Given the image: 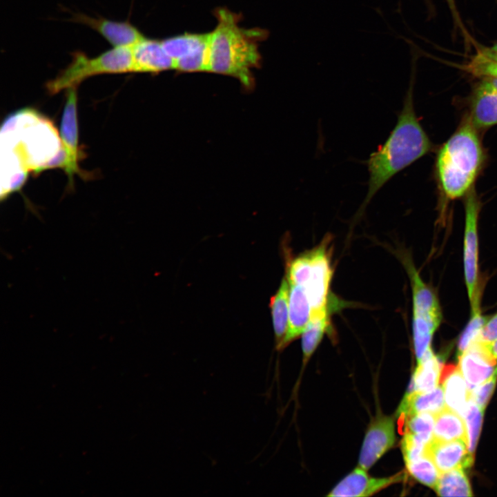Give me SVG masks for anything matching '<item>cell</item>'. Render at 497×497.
<instances>
[{
	"instance_id": "2e32d148",
	"label": "cell",
	"mask_w": 497,
	"mask_h": 497,
	"mask_svg": "<svg viewBox=\"0 0 497 497\" xmlns=\"http://www.w3.org/2000/svg\"><path fill=\"white\" fill-rule=\"evenodd\" d=\"M469 117L476 128L497 124V91L485 79L474 90Z\"/></svg>"
},
{
	"instance_id": "cb8c5ba5",
	"label": "cell",
	"mask_w": 497,
	"mask_h": 497,
	"mask_svg": "<svg viewBox=\"0 0 497 497\" xmlns=\"http://www.w3.org/2000/svg\"><path fill=\"white\" fill-rule=\"evenodd\" d=\"M434 489L440 496H473L467 476L462 469L440 474Z\"/></svg>"
},
{
	"instance_id": "d4e9b609",
	"label": "cell",
	"mask_w": 497,
	"mask_h": 497,
	"mask_svg": "<svg viewBox=\"0 0 497 497\" xmlns=\"http://www.w3.org/2000/svg\"><path fill=\"white\" fill-rule=\"evenodd\" d=\"M439 325L425 316L413 313V345L417 362L430 347L433 334Z\"/></svg>"
},
{
	"instance_id": "8992f818",
	"label": "cell",
	"mask_w": 497,
	"mask_h": 497,
	"mask_svg": "<svg viewBox=\"0 0 497 497\" xmlns=\"http://www.w3.org/2000/svg\"><path fill=\"white\" fill-rule=\"evenodd\" d=\"M472 188L467 193L465 202V226L463 253L465 280L470 302H472L477 290L478 218L480 206L479 199Z\"/></svg>"
},
{
	"instance_id": "d590c367",
	"label": "cell",
	"mask_w": 497,
	"mask_h": 497,
	"mask_svg": "<svg viewBox=\"0 0 497 497\" xmlns=\"http://www.w3.org/2000/svg\"><path fill=\"white\" fill-rule=\"evenodd\" d=\"M493 356L497 360V339L489 345Z\"/></svg>"
},
{
	"instance_id": "277c9868",
	"label": "cell",
	"mask_w": 497,
	"mask_h": 497,
	"mask_svg": "<svg viewBox=\"0 0 497 497\" xmlns=\"http://www.w3.org/2000/svg\"><path fill=\"white\" fill-rule=\"evenodd\" d=\"M133 72V48H113L94 57L82 51L72 53L70 63L46 83L48 92L57 94L77 86L86 79L102 74Z\"/></svg>"
},
{
	"instance_id": "ac0fdd59",
	"label": "cell",
	"mask_w": 497,
	"mask_h": 497,
	"mask_svg": "<svg viewBox=\"0 0 497 497\" xmlns=\"http://www.w3.org/2000/svg\"><path fill=\"white\" fill-rule=\"evenodd\" d=\"M439 382L442 384L447 407L462 417L471 399V391L458 367L449 365L442 368Z\"/></svg>"
},
{
	"instance_id": "603a6c76",
	"label": "cell",
	"mask_w": 497,
	"mask_h": 497,
	"mask_svg": "<svg viewBox=\"0 0 497 497\" xmlns=\"http://www.w3.org/2000/svg\"><path fill=\"white\" fill-rule=\"evenodd\" d=\"M329 326L327 309L311 311V318L302 333V349L304 362L312 355Z\"/></svg>"
},
{
	"instance_id": "30bf717a",
	"label": "cell",
	"mask_w": 497,
	"mask_h": 497,
	"mask_svg": "<svg viewBox=\"0 0 497 497\" xmlns=\"http://www.w3.org/2000/svg\"><path fill=\"white\" fill-rule=\"evenodd\" d=\"M458 368L471 391L490 378L497 369L496 359L489 345L479 340L473 342L458 355Z\"/></svg>"
},
{
	"instance_id": "74e56055",
	"label": "cell",
	"mask_w": 497,
	"mask_h": 497,
	"mask_svg": "<svg viewBox=\"0 0 497 497\" xmlns=\"http://www.w3.org/2000/svg\"><path fill=\"white\" fill-rule=\"evenodd\" d=\"M489 49L492 50L497 51V42L491 47L489 48Z\"/></svg>"
},
{
	"instance_id": "5bb4252c",
	"label": "cell",
	"mask_w": 497,
	"mask_h": 497,
	"mask_svg": "<svg viewBox=\"0 0 497 497\" xmlns=\"http://www.w3.org/2000/svg\"><path fill=\"white\" fill-rule=\"evenodd\" d=\"M133 72L156 73L174 68L162 41L144 37L133 47Z\"/></svg>"
},
{
	"instance_id": "5b68a950",
	"label": "cell",
	"mask_w": 497,
	"mask_h": 497,
	"mask_svg": "<svg viewBox=\"0 0 497 497\" xmlns=\"http://www.w3.org/2000/svg\"><path fill=\"white\" fill-rule=\"evenodd\" d=\"M209 33H184L161 40L174 61V69L181 72L208 71Z\"/></svg>"
},
{
	"instance_id": "836d02e7",
	"label": "cell",
	"mask_w": 497,
	"mask_h": 497,
	"mask_svg": "<svg viewBox=\"0 0 497 497\" xmlns=\"http://www.w3.org/2000/svg\"><path fill=\"white\" fill-rule=\"evenodd\" d=\"M446 1L448 4L449 8L450 11L451 12L454 21L460 27V28L462 30V32H464L465 35H466L465 29L462 26V23L461 21L460 15L458 14V11L456 8L455 0H446Z\"/></svg>"
},
{
	"instance_id": "8d00e7d4",
	"label": "cell",
	"mask_w": 497,
	"mask_h": 497,
	"mask_svg": "<svg viewBox=\"0 0 497 497\" xmlns=\"http://www.w3.org/2000/svg\"><path fill=\"white\" fill-rule=\"evenodd\" d=\"M484 79H486L497 91V78L487 77Z\"/></svg>"
},
{
	"instance_id": "1f68e13d",
	"label": "cell",
	"mask_w": 497,
	"mask_h": 497,
	"mask_svg": "<svg viewBox=\"0 0 497 497\" xmlns=\"http://www.w3.org/2000/svg\"><path fill=\"white\" fill-rule=\"evenodd\" d=\"M497 379V369L487 380L475 387L471 391V398L477 405L485 410L487 404L495 388Z\"/></svg>"
},
{
	"instance_id": "6da1fadb",
	"label": "cell",
	"mask_w": 497,
	"mask_h": 497,
	"mask_svg": "<svg viewBox=\"0 0 497 497\" xmlns=\"http://www.w3.org/2000/svg\"><path fill=\"white\" fill-rule=\"evenodd\" d=\"M214 14L217 23L209 32L208 72L236 77L244 86L251 88L252 70L261 62L259 43L269 32L260 28L241 27L242 15L226 8H216Z\"/></svg>"
},
{
	"instance_id": "9a60e30c",
	"label": "cell",
	"mask_w": 497,
	"mask_h": 497,
	"mask_svg": "<svg viewBox=\"0 0 497 497\" xmlns=\"http://www.w3.org/2000/svg\"><path fill=\"white\" fill-rule=\"evenodd\" d=\"M311 315V305L304 288L289 283L288 329L279 349L284 348L303 333Z\"/></svg>"
},
{
	"instance_id": "8fae6325",
	"label": "cell",
	"mask_w": 497,
	"mask_h": 497,
	"mask_svg": "<svg viewBox=\"0 0 497 497\" xmlns=\"http://www.w3.org/2000/svg\"><path fill=\"white\" fill-rule=\"evenodd\" d=\"M396 442L394 419L380 416L369 425L359 457V466L365 470L371 467Z\"/></svg>"
},
{
	"instance_id": "ffe728a7",
	"label": "cell",
	"mask_w": 497,
	"mask_h": 497,
	"mask_svg": "<svg viewBox=\"0 0 497 497\" xmlns=\"http://www.w3.org/2000/svg\"><path fill=\"white\" fill-rule=\"evenodd\" d=\"M442 364L429 347L418 362L409 392H429L436 388L440 380Z\"/></svg>"
},
{
	"instance_id": "e0dca14e",
	"label": "cell",
	"mask_w": 497,
	"mask_h": 497,
	"mask_svg": "<svg viewBox=\"0 0 497 497\" xmlns=\"http://www.w3.org/2000/svg\"><path fill=\"white\" fill-rule=\"evenodd\" d=\"M405 264L411 283L413 313L425 316L440 324L442 312L436 294L423 282L417 270L409 260H407Z\"/></svg>"
},
{
	"instance_id": "4316f807",
	"label": "cell",
	"mask_w": 497,
	"mask_h": 497,
	"mask_svg": "<svg viewBox=\"0 0 497 497\" xmlns=\"http://www.w3.org/2000/svg\"><path fill=\"white\" fill-rule=\"evenodd\" d=\"M405 464L409 473L415 479L434 489L439 478L440 472L427 453L419 458Z\"/></svg>"
},
{
	"instance_id": "7c38bea8",
	"label": "cell",
	"mask_w": 497,
	"mask_h": 497,
	"mask_svg": "<svg viewBox=\"0 0 497 497\" xmlns=\"http://www.w3.org/2000/svg\"><path fill=\"white\" fill-rule=\"evenodd\" d=\"M426 453L440 474L455 469L469 468L474 462V454L469 451L468 443L462 440H431L427 445Z\"/></svg>"
},
{
	"instance_id": "e575fe53",
	"label": "cell",
	"mask_w": 497,
	"mask_h": 497,
	"mask_svg": "<svg viewBox=\"0 0 497 497\" xmlns=\"http://www.w3.org/2000/svg\"><path fill=\"white\" fill-rule=\"evenodd\" d=\"M478 52L485 57L497 61V51L492 50L489 48H482Z\"/></svg>"
},
{
	"instance_id": "44dd1931",
	"label": "cell",
	"mask_w": 497,
	"mask_h": 497,
	"mask_svg": "<svg viewBox=\"0 0 497 497\" xmlns=\"http://www.w3.org/2000/svg\"><path fill=\"white\" fill-rule=\"evenodd\" d=\"M432 440H462L468 443L467 428L462 416L446 407L436 413Z\"/></svg>"
},
{
	"instance_id": "83f0119b",
	"label": "cell",
	"mask_w": 497,
	"mask_h": 497,
	"mask_svg": "<svg viewBox=\"0 0 497 497\" xmlns=\"http://www.w3.org/2000/svg\"><path fill=\"white\" fill-rule=\"evenodd\" d=\"M434 415L429 412L412 415L402 421L404 433L408 432L416 435L429 443L433 438Z\"/></svg>"
},
{
	"instance_id": "4dcf8cb0",
	"label": "cell",
	"mask_w": 497,
	"mask_h": 497,
	"mask_svg": "<svg viewBox=\"0 0 497 497\" xmlns=\"http://www.w3.org/2000/svg\"><path fill=\"white\" fill-rule=\"evenodd\" d=\"M428 443L411 433H404L402 451L405 463L415 460L426 454Z\"/></svg>"
},
{
	"instance_id": "52a82bcc",
	"label": "cell",
	"mask_w": 497,
	"mask_h": 497,
	"mask_svg": "<svg viewBox=\"0 0 497 497\" xmlns=\"http://www.w3.org/2000/svg\"><path fill=\"white\" fill-rule=\"evenodd\" d=\"M329 240L324 239L318 247L309 251L311 266L303 287L309 299L311 311L327 309V296L333 270L329 250Z\"/></svg>"
},
{
	"instance_id": "484cf974",
	"label": "cell",
	"mask_w": 497,
	"mask_h": 497,
	"mask_svg": "<svg viewBox=\"0 0 497 497\" xmlns=\"http://www.w3.org/2000/svg\"><path fill=\"white\" fill-rule=\"evenodd\" d=\"M480 293L476 290L471 302V315L461 334L458 345V355L461 354L478 337L487 318L482 315L480 309Z\"/></svg>"
},
{
	"instance_id": "7402d4cb",
	"label": "cell",
	"mask_w": 497,
	"mask_h": 497,
	"mask_svg": "<svg viewBox=\"0 0 497 497\" xmlns=\"http://www.w3.org/2000/svg\"><path fill=\"white\" fill-rule=\"evenodd\" d=\"M289 282L284 278L276 293L271 298L270 307L273 327L277 343V349L282 344L289 324Z\"/></svg>"
},
{
	"instance_id": "d6986e66",
	"label": "cell",
	"mask_w": 497,
	"mask_h": 497,
	"mask_svg": "<svg viewBox=\"0 0 497 497\" xmlns=\"http://www.w3.org/2000/svg\"><path fill=\"white\" fill-rule=\"evenodd\" d=\"M445 407V393L442 386L426 392H409L403 398L398 410L400 418L419 413L429 412L436 414Z\"/></svg>"
},
{
	"instance_id": "d6a6232c",
	"label": "cell",
	"mask_w": 497,
	"mask_h": 497,
	"mask_svg": "<svg viewBox=\"0 0 497 497\" xmlns=\"http://www.w3.org/2000/svg\"><path fill=\"white\" fill-rule=\"evenodd\" d=\"M496 339L497 313L493 316H491L489 319L487 318L478 338L476 340H479L485 344L490 345Z\"/></svg>"
},
{
	"instance_id": "ba28073f",
	"label": "cell",
	"mask_w": 497,
	"mask_h": 497,
	"mask_svg": "<svg viewBox=\"0 0 497 497\" xmlns=\"http://www.w3.org/2000/svg\"><path fill=\"white\" fill-rule=\"evenodd\" d=\"M77 106V86H73L67 89L66 100L63 111L60 131L61 147L65 154V160L62 168L67 173L70 185L73 183L75 174L81 175L83 174L78 164L80 155L78 148Z\"/></svg>"
},
{
	"instance_id": "7a4b0ae2",
	"label": "cell",
	"mask_w": 497,
	"mask_h": 497,
	"mask_svg": "<svg viewBox=\"0 0 497 497\" xmlns=\"http://www.w3.org/2000/svg\"><path fill=\"white\" fill-rule=\"evenodd\" d=\"M412 90L411 86L393 130L367 162L369 178L362 208L391 177L431 150V142L416 115Z\"/></svg>"
},
{
	"instance_id": "3957f363",
	"label": "cell",
	"mask_w": 497,
	"mask_h": 497,
	"mask_svg": "<svg viewBox=\"0 0 497 497\" xmlns=\"http://www.w3.org/2000/svg\"><path fill=\"white\" fill-rule=\"evenodd\" d=\"M483 160L476 128L468 117L442 146L437 157V173L445 195L456 199L467 194Z\"/></svg>"
},
{
	"instance_id": "9c48e42d",
	"label": "cell",
	"mask_w": 497,
	"mask_h": 497,
	"mask_svg": "<svg viewBox=\"0 0 497 497\" xmlns=\"http://www.w3.org/2000/svg\"><path fill=\"white\" fill-rule=\"evenodd\" d=\"M70 21L85 25L99 33L113 48H133L145 37L128 21L92 17L81 12L72 14Z\"/></svg>"
},
{
	"instance_id": "f546056e",
	"label": "cell",
	"mask_w": 497,
	"mask_h": 497,
	"mask_svg": "<svg viewBox=\"0 0 497 497\" xmlns=\"http://www.w3.org/2000/svg\"><path fill=\"white\" fill-rule=\"evenodd\" d=\"M460 68L476 77L497 78V61L485 57L478 52L469 62Z\"/></svg>"
},
{
	"instance_id": "f1b7e54d",
	"label": "cell",
	"mask_w": 497,
	"mask_h": 497,
	"mask_svg": "<svg viewBox=\"0 0 497 497\" xmlns=\"http://www.w3.org/2000/svg\"><path fill=\"white\" fill-rule=\"evenodd\" d=\"M484 410L472 400L469 401L462 418L467 431L468 448L474 454L481 428Z\"/></svg>"
},
{
	"instance_id": "4fadbf2b",
	"label": "cell",
	"mask_w": 497,
	"mask_h": 497,
	"mask_svg": "<svg viewBox=\"0 0 497 497\" xmlns=\"http://www.w3.org/2000/svg\"><path fill=\"white\" fill-rule=\"evenodd\" d=\"M402 475L384 478L369 476L367 470L358 466L344 478L327 495L328 496H369L398 483Z\"/></svg>"
}]
</instances>
